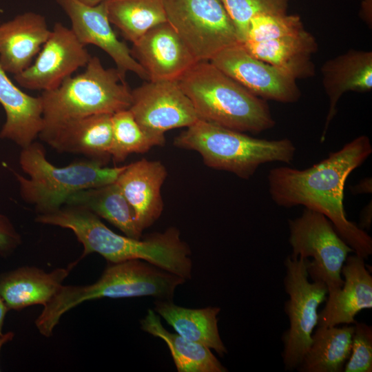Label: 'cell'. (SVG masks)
Returning a JSON list of instances; mask_svg holds the SVG:
<instances>
[{
  "instance_id": "obj_17",
  "label": "cell",
  "mask_w": 372,
  "mask_h": 372,
  "mask_svg": "<svg viewBox=\"0 0 372 372\" xmlns=\"http://www.w3.org/2000/svg\"><path fill=\"white\" fill-rule=\"evenodd\" d=\"M167 174L160 161L141 159L126 165L115 181L131 206L141 231L161 215V190Z\"/></svg>"
},
{
  "instance_id": "obj_30",
  "label": "cell",
  "mask_w": 372,
  "mask_h": 372,
  "mask_svg": "<svg viewBox=\"0 0 372 372\" xmlns=\"http://www.w3.org/2000/svg\"><path fill=\"white\" fill-rule=\"evenodd\" d=\"M289 0H220L231 18L242 43L251 20L259 15L287 13Z\"/></svg>"
},
{
  "instance_id": "obj_38",
  "label": "cell",
  "mask_w": 372,
  "mask_h": 372,
  "mask_svg": "<svg viewBox=\"0 0 372 372\" xmlns=\"http://www.w3.org/2000/svg\"><path fill=\"white\" fill-rule=\"evenodd\" d=\"M81 2L91 6H96L101 3L105 1V0H79Z\"/></svg>"
},
{
  "instance_id": "obj_26",
  "label": "cell",
  "mask_w": 372,
  "mask_h": 372,
  "mask_svg": "<svg viewBox=\"0 0 372 372\" xmlns=\"http://www.w3.org/2000/svg\"><path fill=\"white\" fill-rule=\"evenodd\" d=\"M65 205L88 209L127 236L142 237L134 213L116 182L76 192L68 198Z\"/></svg>"
},
{
  "instance_id": "obj_22",
  "label": "cell",
  "mask_w": 372,
  "mask_h": 372,
  "mask_svg": "<svg viewBox=\"0 0 372 372\" xmlns=\"http://www.w3.org/2000/svg\"><path fill=\"white\" fill-rule=\"evenodd\" d=\"M0 104L6 115L0 138L9 139L22 148L29 146L43 127L41 99L21 90L1 66Z\"/></svg>"
},
{
  "instance_id": "obj_24",
  "label": "cell",
  "mask_w": 372,
  "mask_h": 372,
  "mask_svg": "<svg viewBox=\"0 0 372 372\" xmlns=\"http://www.w3.org/2000/svg\"><path fill=\"white\" fill-rule=\"evenodd\" d=\"M153 309L183 338L214 349L220 356L227 353L218 327L220 307L191 309L176 305L172 300H156Z\"/></svg>"
},
{
  "instance_id": "obj_33",
  "label": "cell",
  "mask_w": 372,
  "mask_h": 372,
  "mask_svg": "<svg viewBox=\"0 0 372 372\" xmlns=\"http://www.w3.org/2000/svg\"><path fill=\"white\" fill-rule=\"evenodd\" d=\"M21 237L5 216L0 214V255L6 257L20 245Z\"/></svg>"
},
{
  "instance_id": "obj_37",
  "label": "cell",
  "mask_w": 372,
  "mask_h": 372,
  "mask_svg": "<svg viewBox=\"0 0 372 372\" xmlns=\"http://www.w3.org/2000/svg\"><path fill=\"white\" fill-rule=\"evenodd\" d=\"M14 336V333L12 331L7 332L3 333L0 337V352L2 349V347L7 342L11 341Z\"/></svg>"
},
{
  "instance_id": "obj_10",
  "label": "cell",
  "mask_w": 372,
  "mask_h": 372,
  "mask_svg": "<svg viewBox=\"0 0 372 372\" xmlns=\"http://www.w3.org/2000/svg\"><path fill=\"white\" fill-rule=\"evenodd\" d=\"M186 280L167 270L141 259L108 262L101 276L87 285H70L69 302L77 306L94 299L152 296L172 300L176 288Z\"/></svg>"
},
{
  "instance_id": "obj_21",
  "label": "cell",
  "mask_w": 372,
  "mask_h": 372,
  "mask_svg": "<svg viewBox=\"0 0 372 372\" xmlns=\"http://www.w3.org/2000/svg\"><path fill=\"white\" fill-rule=\"evenodd\" d=\"M76 262L50 272L24 266L0 274V296L9 310L45 305L56 293Z\"/></svg>"
},
{
  "instance_id": "obj_27",
  "label": "cell",
  "mask_w": 372,
  "mask_h": 372,
  "mask_svg": "<svg viewBox=\"0 0 372 372\" xmlns=\"http://www.w3.org/2000/svg\"><path fill=\"white\" fill-rule=\"evenodd\" d=\"M353 324L318 327L296 370L300 372H343L351 351Z\"/></svg>"
},
{
  "instance_id": "obj_4",
  "label": "cell",
  "mask_w": 372,
  "mask_h": 372,
  "mask_svg": "<svg viewBox=\"0 0 372 372\" xmlns=\"http://www.w3.org/2000/svg\"><path fill=\"white\" fill-rule=\"evenodd\" d=\"M179 147L198 152L206 165L249 179L265 163L290 164L296 148L288 138L267 140L198 119L174 140Z\"/></svg>"
},
{
  "instance_id": "obj_36",
  "label": "cell",
  "mask_w": 372,
  "mask_h": 372,
  "mask_svg": "<svg viewBox=\"0 0 372 372\" xmlns=\"http://www.w3.org/2000/svg\"><path fill=\"white\" fill-rule=\"evenodd\" d=\"M9 309H8L6 304H5L3 300L0 296V337L3 334L2 333L3 329V322L5 319V316L6 315L7 311Z\"/></svg>"
},
{
  "instance_id": "obj_20",
  "label": "cell",
  "mask_w": 372,
  "mask_h": 372,
  "mask_svg": "<svg viewBox=\"0 0 372 372\" xmlns=\"http://www.w3.org/2000/svg\"><path fill=\"white\" fill-rule=\"evenodd\" d=\"M322 85L329 98V110L320 141L337 114L341 96L347 92H365L372 89V52L350 50L326 61L321 68Z\"/></svg>"
},
{
  "instance_id": "obj_29",
  "label": "cell",
  "mask_w": 372,
  "mask_h": 372,
  "mask_svg": "<svg viewBox=\"0 0 372 372\" xmlns=\"http://www.w3.org/2000/svg\"><path fill=\"white\" fill-rule=\"evenodd\" d=\"M111 158L123 162L132 154H143L154 146L163 145L165 136H152L145 132L136 121L132 112L123 110L112 114Z\"/></svg>"
},
{
  "instance_id": "obj_19",
  "label": "cell",
  "mask_w": 372,
  "mask_h": 372,
  "mask_svg": "<svg viewBox=\"0 0 372 372\" xmlns=\"http://www.w3.org/2000/svg\"><path fill=\"white\" fill-rule=\"evenodd\" d=\"M50 32L45 17L33 12L0 23V66L14 76L26 70Z\"/></svg>"
},
{
  "instance_id": "obj_18",
  "label": "cell",
  "mask_w": 372,
  "mask_h": 372,
  "mask_svg": "<svg viewBox=\"0 0 372 372\" xmlns=\"http://www.w3.org/2000/svg\"><path fill=\"white\" fill-rule=\"evenodd\" d=\"M341 274L343 285L327 297L324 307L318 313V327L353 324L358 313L372 308V276L364 259L355 254L348 256Z\"/></svg>"
},
{
  "instance_id": "obj_7",
  "label": "cell",
  "mask_w": 372,
  "mask_h": 372,
  "mask_svg": "<svg viewBox=\"0 0 372 372\" xmlns=\"http://www.w3.org/2000/svg\"><path fill=\"white\" fill-rule=\"evenodd\" d=\"M289 242L293 258H307V271L312 281H322L328 288L327 297L343 285L341 271L353 250L336 232L322 214L305 208L301 216L288 221Z\"/></svg>"
},
{
  "instance_id": "obj_11",
  "label": "cell",
  "mask_w": 372,
  "mask_h": 372,
  "mask_svg": "<svg viewBox=\"0 0 372 372\" xmlns=\"http://www.w3.org/2000/svg\"><path fill=\"white\" fill-rule=\"evenodd\" d=\"M131 93L129 110L150 135L165 136L168 130L187 127L200 119L177 81H149Z\"/></svg>"
},
{
  "instance_id": "obj_2",
  "label": "cell",
  "mask_w": 372,
  "mask_h": 372,
  "mask_svg": "<svg viewBox=\"0 0 372 372\" xmlns=\"http://www.w3.org/2000/svg\"><path fill=\"white\" fill-rule=\"evenodd\" d=\"M35 221L72 230L83 246L79 260L92 253L108 262L141 259L186 280L192 278V252L175 227L137 239L115 233L87 209L68 205L54 212L39 214Z\"/></svg>"
},
{
  "instance_id": "obj_16",
  "label": "cell",
  "mask_w": 372,
  "mask_h": 372,
  "mask_svg": "<svg viewBox=\"0 0 372 372\" xmlns=\"http://www.w3.org/2000/svg\"><path fill=\"white\" fill-rule=\"evenodd\" d=\"M112 116L99 114L70 121L39 137L59 152L82 154L105 165L111 158Z\"/></svg>"
},
{
  "instance_id": "obj_1",
  "label": "cell",
  "mask_w": 372,
  "mask_h": 372,
  "mask_svg": "<svg viewBox=\"0 0 372 372\" xmlns=\"http://www.w3.org/2000/svg\"><path fill=\"white\" fill-rule=\"evenodd\" d=\"M371 153L370 139L362 135L309 168L274 167L267 176L271 198L283 207L302 205L322 214L354 254L366 260L372 254V238L348 220L343 198L348 176Z\"/></svg>"
},
{
  "instance_id": "obj_35",
  "label": "cell",
  "mask_w": 372,
  "mask_h": 372,
  "mask_svg": "<svg viewBox=\"0 0 372 372\" xmlns=\"http://www.w3.org/2000/svg\"><path fill=\"white\" fill-rule=\"evenodd\" d=\"M352 192L354 194L371 193V178H366L361 180L358 185L354 186Z\"/></svg>"
},
{
  "instance_id": "obj_5",
  "label": "cell",
  "mask_w": 372,
  "mask_h": 372,
  "mask_svg": "<svg viewBox=\"0 0 372 372\" xmlns=\"http://www.w3.org/2000/svg\"><path fill=\"white\" fill-rule=\"evenodd\" d=\"M39 96L43 121L41 132L94 114H114L129 109L132 103L131 91L116 68H105L97 56L91 57L82 73Z\"/></svg>"
},
{
  "instance_id": "obj_39",
  "label": "cell",
  "mask_w": 372,
  "mask_h": 372,
  "mask_svg": "<svg viewBox=\"0 0 372 372\" xmlns=\"http://www.w3.org/2000/svg\"><path fill=\"white\" fill-rule=\"evenodd\" d=\"M0 11H1V10H0Z\"/></svg>"
},
{
  "instance_id": "obj_15",
  "label": "cell",
  "mask_w": 372,
  "mask_h": 372,
  "mask_svg": "<svg viewBox=\"0 0 372 372\" xmlns=\"http://www.w3.org/2000/svg\"><path fill=\"white\" fill-rule=\"evenodd\" d=\"M130 50L150 81H178L197 63L167 21L150 29Z\"/></svg>"
},
{
  "instance_id": "obj_25",
  "label": "cell",
  "mask_w": 372,
  "mask_h": 372,
  "mask_svg": "<svg viewBox=\"0 0 372 372\" xmlns=\"http://www.w3.org/2000/svg\"><path fill=\"white\" fill-rule=\"evenodd\" d=\"M140 324L143 331L165 342L178 372L227 371L210 349L167 331L154 309L147 310Z\"/></svg>"
},
{
  "instance_id": "obj_23",
  "label": "cell",
  "mask_w": 372,
  "mask_h": 372,
  "mask_svg": "<svg viewBox=\"0 0 372 372\" xmlns=\"http://www.w3.org/2000/svg\"><path fill=\"white\" fill-rule=\"evenodd\" d=\"M254 57L276 67L296 80L315 74L312 55L318 45L314 37L303 30L300 32L275 39L242 43Z\"/></svg>"
},
{
  "instance_id": "obj_13",
  "label": "cell",
  "mask_w": 372,
  "mask_h": 372,
  "mask_svg": "<svg viewBox=\"0 0 372 372\" xmlns=\"http://www.w3.org/2000/svg\"><path fill=\"white\" fill-rule=\"evenodd\" d=\"M210 62L264 100L292 103L298 101L301 96L295 79L252 56L242 43L224 49Z\"/></svg>"
},
{
  "instance_id": "obj_31",
  "label": "cell",
  "mask_w": 372,
  "mask_h": 372,
  "mask_svg": "<svg viewBox=\"0 0 372 372\" xmlns=\"http://www.w3.org/2000/svg\"><path fill=\"white\" fill-rule=\"evenodd\" d=\"M304 30L296 14H263L254 17L245 41L259 42L298 34Z\"/></svg>"
},
{
  "instance_id": "obj_3",
  "label": "cell",
  "mask_w": 372,
  "mask_h": 372,
  "mask_svg": "<svg viewBox=\"0 0 372 372\" xmlns=\"http://www.w3.org/2000/svg\"><path fill=\"white\" fill-rule=\"evenodd\" d=\"M177 81L200 119L255 134L275 125L265 100L247 90L210 61L197 62Z\"/></svg>"
},
{
  "instance_id": "obj_34",
  "label": "cell",
  "mask_w": 372,
  "mask_h": 372,
  "mask_svg": "<svg viewBox=\"0 0 372 372\" xmlns=\"http://www.w3.org/2000/svg\"><path fill=\"white\" fill-rule=\"evenodd\" d=\"M372 207L371 203L368 204L362 211L360 214V227L369 229L371 227L372 220Z\"/></svg>"
},
{
  "instance_id": "obj_8",
  "label": "cell",
  "mask_w": 372,
  "mask_h": 372,
  "mask_svg": "<svg viewBox=\"0 0 372 372\" xmlns=\"http://www.w3.org/2000/svg\"><path fill=\"white\" fill-rule=\"evenodd\" d=\"M307 258L285 260V289L289 298L285 304L289 327L282 337L285 369L293 371L300 364L309 349L314 328L318 324L319 306L327 300L328 288L320 280L309 281Z\"/></svg>"
},
{
  "instance_id": "obj_12",
  "label": "cell",
  "mask_w": 372,
  "mask_h": 372,
  "mask_svg": "<svg viewBox=\"0 0 372 372\" xmlns=\"http://www.w3.org/2000/svg\"><path fill=\"white\" fill-rule=\"evenodd\" d=\"M71 29L57 22L34 62L14 79L28 90H53L79 68L86 66L92 56Z\"/></svg>"
},
{
  "instance_id": "obj_28",
  "label": "cell",
  "mask_w": 372,
  "mask_h": 372,
  "mask_svg": "<svg viewBox=\"0 0 372 372\" xmlns=\"http://www.w3.org/2000/svg\"><path fill=\"white\" fill-rule=\"evenodd\" d=\"M107 18L132 43L150 29L167 22L163 0H105Z\"/></svg>"
},
{
  "instance_id": "obj_9",
  "label": "cell",
  "mask_w": 372,
  "mask_h": 372,
  "mask_svg": "<svg viewBox=\"0 0 372 372\" xmlns=\"http://www.w3.org/2000/svg\"><path fill=\"white\" fill-rule=\"evenodd\" d=\"M167 21L197 62L241 43L220 0H163Z\"/></svg>"
},
{
  "instance_id": "obj_32",
  "label": "cell",
  "mask_w": 372,
  "mask_h": 372,
  "mask_svg": "<svg viewBox=\"0 0 372 372\" xmlns=\"http://www.w3.org/2000/svg\"><path fill=\"white\" fill-rule=\"evenodd\" d=\"M353 325L351 354L343 372H371L372 327L364 322Z\"/></svg>"
},
{
  "instance_id": "obj_6",
  "label": "cell",
  "mask_w": 372,
  "mask_h": 372,
  "mask_svg": "<svg viewBox=\"0 0 372 372\" xmlns=\"http://www.w3.org/2000/svg\"><path fill=\"white\" fill-rule=\"evenodd\" d=\"M19 163L29 176L25 178L13 172L20 194L39 214L59 209L76 192L114 183L126 166L109 167L89 160L57 167L46 158L43 146L34 141L22 148Z\"/></svg>"
},
{
  "instance_id": "obj_14",
  "label": "cell",
  "mask_w": 372,
  "mask_h": 372,
  "mask_svg": "<svg viewBox=\"0 0 372 372\" xmlns=\"http://www.w3.org/2000/svg\"><path fill=\"white\" fill-rule=\"evenodd\" d=\"M55 1L70 18V29L77 39L85 46L94 45L107 53L116 63L123 81L128 72L149 81L146 71L132 56L131 50L117 38L103 2L91 6L79 0Z\"/></svg>"
}]
</instances>
